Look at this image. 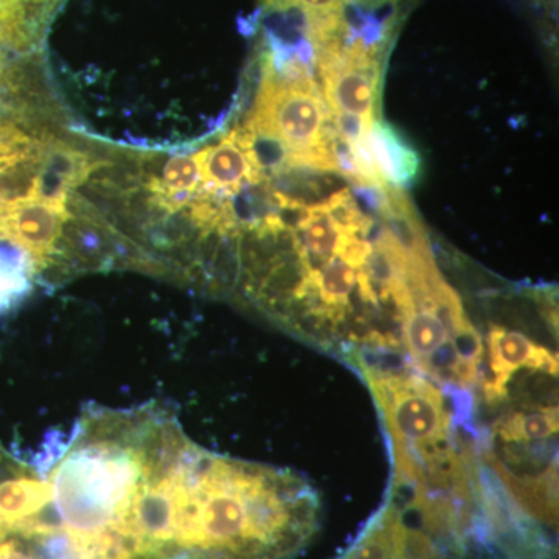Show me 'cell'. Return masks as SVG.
Wrapping results in <instances>:
<instances>
[{
  "mask_svg": "<svg viewBox=\"0 0 559 559\" xmlns=\"http://www.w3.org/2000/svg\"><path fill=\"white\" fill-rule=\"evenodd\" d=\"M479 384L489 466L521 510L557 528V352L522 331L492 325Z\"/></svg>",
  "mask_w": 559,
  "mask_h": 559,
  "instance_id": "cell-1",
  "label": "cell"
},
{
  "mask_svg": "<svg viewBox=\"0 0 559 559\" xmlns=\"http://www.w3.org/2000/svg\"><path fill=\"white\" fill-rule=\"evenodd\" d=\"M353 367L366 378L380 407L396 476L471 509L476 473L440 385L406 360L404 366L371 360Z\"/></svg>",
  "mask_w": 559,
  "mask_h": 559,
  "instance_id": "cell-2",
  "label": "cell"
},
{
  "mask_svg": "<svg viewBox=\"0 0 559 559\" xmlns=\"http://www.w3.org/2000/svg\"><path fill=\"white\" fill-rule=\"evenodd\" d=\"M249 123L275 135L294 153L325 145L333 130L318 81H285L267 73Z\"/></svg>",
  "mask_w": 559,
  "mask_h": 559,
  "instance_id": "cell-3",
  "label": "cell"
},
{
  "mask_svg": "<svg viewBox=\"0 0 559 559\" xmlns=\"http://www.w3.org/2000/svg\"><path fill=\"white\" fill-rule=\"evenodd\" d=\"M384 62L340 50H319L316 70L330 114L377 120Z\"/></svg>",
  "mask_w": 559,
  "mask_h": 559,
  "instance_id": "cell-4",
  "label": "cell"
},
{
  "mask_svg": "<svg viewBox=\"0 0 559 559\" xmlns=\"http://www.w3.org/2000/svg\"><path fill=\"white\" fill-rule=\"evenodd\" d=\"M371 162L385 186L404 190L417 180L421 157L409 140L392 124L377 119L367 135Z\"/></svg>",
  "mask_w": 559,
  "mask_h": 559,
  "instance_id": "cell-5",
  "label": "cell"
},
{
  "mask_svg": "<svg viewBox=\"0 0 559 559\" xmlns=\"http://www.w3.org/2000/svg\"><path fill=\"white\" fill-rule=\"evenodd\" d=\"M197 156L204 190H224L234 194L245 183L267 180L252 167L245 151L229 135L213 148L200 151Z\"/></svg>",
  "mask_w": 559,
  "mask_h": 559,
  "instance_id": "cell-6",
  "label": "cell"
},
{
  "mask_svg": "<svg viewBox=\"0 0 559 559\" xmlns=\"http://www.w3.org/2000/svg\"><path fill=\"white\" fill-rule=\"evenodd\" d=\"M355 0H263V10L299 9L310 17H325L340 14Z\"/></svg>",
  "mask_w": 559,
  "mask_h": 559,
  "instance_id": "cell-7",
  "label": "cell"
}]
</instances>
